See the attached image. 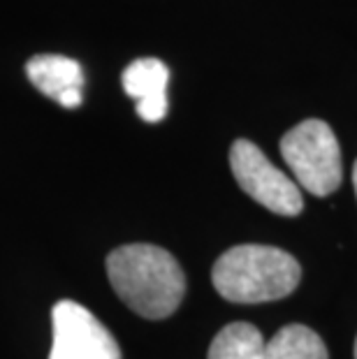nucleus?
Listing matches in <instances>:
<instances>
[{"label":"nucleus","instance_id":"nucleus-1","mask_svg":"<svg viewBox=\"0 0 357 359\" xmlns=\"http://www.w3.org/2000/svg\"><path fill=\"white\" fill-rule=\"evenodd\" d=\"M107 276L128 309L147 320L170 318L186 294L179 262L154 243H128L107 255Z\"/></svg>","mask_w":357,"mask_h":359},{"label":"nucleus","instance_id":"nucleus-2","mask_svg":"<svg viewBox=\"0 0 357 359\" xmlns=\"http://www.w3.org/2000/svg\"><path fill=\"white\" fill-rule=\"evenodd\" d=\"M302 266L290 253L241 243L216 259L211 269L216 292L232 304H264L283 299L299 285Z\"/></svg>","mask_w":357,"mask_h":359},{"label":"nucleus","instance_id":"nucleus-3","mask_svg":"<svg viewBox=\"0 0 357 359\" xmlns=\"http://www.w3.org/2000/svg\"><path fill=\"white\" fill-rule=\"evenodd\" d=\"M281 156L295 183L316 197H325L339 188L341 149L332 128L321 118L302 121L281 137Z\"/></svg>","mask_w":357,"mask_h":359},{"label":"nucleus","instance_id":"nucleus-4","mask_svg":"<svg viewBox=\"0 0 357 359\" xmlns=\"http://www.w3.org/2000/svg\"><path fill=\"white\" fill-rule=\"evenodd\" d=\"M230 167L241 190L264 209L278 216H297L304 209L302 188L283 174L248 140H237L230 149Z\"/></svg>","mask_w":357,"mask_h":359},{"label":"nucleus","instance_id":"nucleus-5","mask_svg":"<svg viewBox=\"0 0 357 359\" xmlns=\"http://www.w3.org/2000/svg\"><path fill=\"white\" fill-rule=\"evenodd\" d=\"M54 341L49 359H121L112 332L81 304L63 299L51 311Z\"/></svg>","mask_w":357,"mask_h":359},{"label":"nucleus","instance_id":"nucleus-6","mask_svg":"<svg viewBox=\"0 0 357 359\" xmlns=\"http://www.w3.org/2000/svg\"><path fill=\"white\" fill-rule=\"evenodd\" d=\"M167 81L170 70L158 58L133 60L123 70V90L137 100V114L147 123H158L167 114Z\"/></svg>","mask_w":357,"mask_h":359},{"label":"nucleus","instance_id":"nucleus-7","mask_svg":"<svg viewBox=\"0 0 357 359\" xmlns=\"http://www.w3.org/2000/svg\"><path fill=\"white\" fill-rule=\"evenodd\" d=\"M26 74L30 83L51 100H60L70 90L83 88V70L77 60L56 53L33 56L26 63Z\"/></svg>","mask_w":357,"mask_h":359},{"label":"nucleus","instance_id":"nucleus-8","mask_svg":"<svg viewBox=\"0 0 357 359\" xmlns=\"http://www.w3.org/2000/svg\"><path fill=\"white\" fill-rule=\"evenodd\" d=\"M267 341L257 327L248 323H232L223 327L211 341L207 359H264Z\"/></svg>","mask_w":357,"mask_h":359},{"label":"nucleus","instance_id":"nucleus-9","mask_svg":"<svg viewBox=\"0 0 357 359\" xmlns=\"http://www.w3.org/2000/svg\"><path fill=\"white\" fill-rule=\"evenodd\" d=\"M264 359H330L323 339L304 325H288L267 341Z\"/></svg>","mask_w":357,"mask_h":359},{"label":"nucleus","instance_id":"nucleus-10","mask_svg":"<svg viewBox=\"0 0 357 359\" xmlns=\"http://www.w3.org/2000/svg\"><path fill=\"white\" fill-rule=\"evenodd\" d=\"M353 186H355V195H357V163L353 167Z\"/></svg>","mask_w":357,"mask_h":359},{"label":"nucleus","instance_id":"nucleus-11","mask_svg":"<svg viewBox=\"0 0 357 359\" xmlns=\"http://www.w3.org/2000/svg\"><path fill=\"white\" fill-rule=\"evenodd\" d=\"M355 359H357V339H355Z\"/></svg>","mask_w":357,"mask_h":359}]
</instances>
